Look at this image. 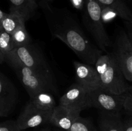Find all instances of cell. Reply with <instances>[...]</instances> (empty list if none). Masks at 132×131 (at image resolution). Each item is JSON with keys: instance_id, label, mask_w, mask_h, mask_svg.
Here are the masks:
<instances>
[{"instance_id": "d6986e66", "label": "cell", "mask_w": 132, "mask_h": 131, "mask_svg": "<svg viewBox=\"0 0 132 131\" xmlns=\"http://www.w3.org/2000/svg\"><path fill=\"white\" fill-rule=\"evenodd\" d=\"M69 131H99L92 122L81 116H79L72 124Z\"/></svg>"}, {"instance_id": "277c9868", "label": "cell", "mask_w": 132, "mask_h": 131, "mask_svg": "<svg viewBox=\"0 0 132 131\" xmlns=\"http://www.w3.org/2000/svg\"><path fill=\"white\" fill-rule=\"evenodd\" d=\"M102 8L96 0H85L82 21L88 32L92 36L97 46L103 52L112 45V42L104 26L101 15Z\"/></svg>"}, {"instance_id": "ffe728a7", "label": "cell", "mask_w": 132, "mask_h": 131, "mask_svg": "<svg viewBox=\"0 0 132 131\" xmlns=\"http://www.w3.org/2000/svg\"><path fill=\"white\" fill-rule=\"evenodd\" d=\"M14 49L11 35L0 28V51L4 56Z\"/></svg>"}, {"instance_id": "603a6c76", "label": "cell", "mask_w": 132, "mask_h": 131, "mask_svg": "<svg viewBox=\"0 0 132 131\" xmlns=\"http://www.w3.org/2000/svg\"><path fill=\"white\" fill-rule=\"evenodd\" d=\"M123 109H125L128 114L132 117V95L129 92L125 101Z\"/></svg>"}, {"instance_id": "44dd1931", "label": "cell", "mask_w": 132, "mask_h": 131, "mask_svg": "<svg viewBox=\"0 0 132 131\" xmlns=\"http://www.w3.org/2000/svg\"><path fill=\"white\" fill-rule=\"evenodd\" d=\"M0 131H24L21 130L16 123V121L6 120L0 123Z\"/></svg>"}, {"instance_id": "9a60e30c", "label": "cell", "mask_w": 132, "mask_h": 131, "mask_svg": "<svg viewBox=\"0 0 132 131\" xmlns=\"http://www.w3.org/2000/svg\"><path fill=\"white\" fill-rule=\"evenodd\" d=\"M101 6L114 10L124 21L132 20V11L123 0H96Z\"/></svg>"}, {"instance_id": "e0dca14e", "label": "cell", "mask_w": 132, "mask_h": 131, "mask_svg": "<svg viewBox=\"0 0 132 131\" xmlns=\"http://www.w3.org/2000/svg\"><path fill=\"white\" fill-rule=\"evenodd\" d=\"M11 3V8L14 9L21 14L27 20L30 19L36 14L37 5L36 1L30 0H9Z\"/></svg>"}, {"instance_id": "ac0fdd59", "label": "cell", "mask_w": 132, "mask_h": 131, "mask_svg": "<svg viewBox=\"0 0 132 131\" xmlns=\"http://www.w3.org/2000/svg\"><path fill=\"white\" fill-rule=\"evenodd\" d=\"M10 35L14 48L27 46L32 43V39L27 32L25 23L21 24Z\"/></svg>"}, {"instance_id": "d4e9b609", "label": "cell", "mask_w": 132, "mask_h": 131, "mask_svg": "<svg viewBox=\"0 0 132 131\" xmlns=\"http://www.w3.org/2000/svg\"><path fill=\"white\" fill-rule=\"evenodd\" d=\"M70 1L74 8L82 12L85 7V0H70Z\"/></svg>"}, {"instance_id": "d6a6232c", "label": "cell", "mask_w": 132, "mask_h": 131, "mask_svg": "<svg viewBox=\"0 0 132 131\" xmlns=\"http://www.w3.org/2000/svg\"><path fill=\"white\" fill-rule=\"evenodd\" d=\"M46 1H52V0H46Z\"/></svg>"}, {"instance_id": "4fadbf2b", "label": "cell", "mask_w": 132, "mask_h": 131, "mask_svg": "<svg viewBox=\"0 0 132 131\" xmlns=\"http://www.w3.org/2000/svg\"><path fill=\"white\" fill-rule=\"evenodd\" d=\"M99 130L124 131V122L121 119V113L101 112L99 121Z\"/></svg>"}, {"instance_id": "52a82bcc", "label": "cell", "mask_w": 132, "mask_h": 131, "mask_svg": "<svg viewBox=\"0 0 132 131\" xmlns=\"http://www.w3.org/2000/svg\"><path fill=\"white\" fill-rule=\"evenodd\" d=\"M126 80L132 82V45L125 30L116 35L112 52Z\"/></svg>"}, {"instance_id": "30bf717a", "label": "cell", "mask_w": 132, "mask_h": 131, "mask_svg": "<svg viewBox=\"0 0 132 131\" xmlns=\"http://www.w3.org/2000/svg\"><path fill=\"white\" fill-rule=\"evenodd\" d=\"M76 80L87 92L101 88L100 78L94 66L82 62L73 61Z\"/></svg>"}, {"instance_id": "3957f363", "label": "cell", "mask_w": 132, "mask_h": 131, "mask_svg": "<svg viewBox=\"0 0 132 131\" xmlns=\"http://www.w3.org/2000/svg\"><path fill=\"white\" fill-rule=\"evenodd\" d=\"M5 61L18 62L52 80H55L51 67L42 51L37 46L32 43L13 49L5 55Z\"/></svg>"}, {"instance_id": "1f68e13d", "label": "cell", "mask_w": 132, "mask_h": 131, "mask_svg": "<svg viewBox=\"0 0 132 131\" xmlns=\"http://www.w3.org/2000/svg\"><path fill=\"white\" fill-rule=\"evenodd\" d=\"M30 1H36L37 0H30Z\"/></svg>"}, {"instance_id": "cb8c5ba5", "label": "cell", "mask_w": 132, "mask_h": 131, "mask_svg": "<svg viewBox=\"0 0 132 131\" xmlns=\"http://www.w3.org/2000/svg\"><path fill=\"white\" fill-rule=\"evenodd\" d=\"M125 32L132 45V20L125 21Z\"/></svg>"}, {"instance_id": "7402d4cb", "label": "cell", "mask_w": 132, "mask_h": 131, "mask_svg": "<svg viewBox=\"0 0 132 131\" xmlns=\"http://www.w3.org/2000/svg\"><path fill=\"white\" fill-rule=\"evenodd\" d=\"M101 15L103 23L111 21L117 16V13L112 9L108 7H105V6H101Z\"/></svg>"}, {"instance_id": "6da1fadb", "label": "cell", "mask_w": 132, "mask_h": 131, "mask_svg": "<svg viewBox=\"0 0 132 131\" xmlns=\"http://www.w3.org/2000/svg\"><path fill=\"white\" fill-rule=\"evenodd\" d=\"M50 33L63 41L82 60L95 66L103 51L90 41L76 15L64 8H55L44 3L42 6Z\"/></svg>"}, {"instance_id": "4dcf8cb0", "label": "cell", "mask_w": 132, "mask_h": 131, "mask_svg": "<svg viewBox=\"0 0 132 131\" xmlns=\"http://www.w3.org/2000/svg\"><path fill=\"white\" fill-rule=\"evenodd\" d=\"M54 131H66V130H63V129H61V128H57L56 129L54 130Z\"/></svg>"}, {"instance_id": "7c38bea8", "label": "cell", "mask_w": 132, "mask_h": 131, "mask_svg": "<svg viewBox=\"0 0 132 131\" xmlns=\"http://www.w3.org/2000/svg\"><path fill=\"white\" fill-rule=\"evenodd\" d=\"M88 92L77 83H74L60 98L59 105L74 107L83 110L88 108Z\"/></svg>"}, {"instance_id": "5bb4252c", "label": "cell", "mask_w": 132, "mask_h": 131, "mask_svg": "<svg viewBox=\"0 0 132 131\" xmlns=\"http://www.w3.org/2000/svg\"><path fill=\"white\" fill-rule=\"evenodd\" d=\"M27 21V19L19 12L10 8V12L6 14L1 20L0 28L11 34L14 30Z\"/></svg>"}, {"instance_id": "484cf974", "label": "cell", "mask_w": 132, "mask_h": 131, "mask_svg": "<svg viewBox=\"0 0 132 131\" xmlns=\"http://www.w3.org/2000/svg\"><path fill=\"white\" fill-rule=\"evenodd\" d=\"M124 131H132V117L131 118L123 121Z\"/></svg>"}, {"instance_id": "7a4b0ae2", "label": "cell", "mask_w": 132, "mask_h": 131, "mask_svg": "<svg viewBox=\"0 0 132 131\" xmlns=\"http://www.w3.org/2000/svg\"><path fill=\"white\" fill-rule=\"evenodd\" d=\"M94 66L100 78L101 89L113 95L128 92L130 86L113 53L102 54Z\"/></svg>"}, {"instance_id": "8992f818", "label": "cell", "mask_w": 132, "mask_h": 131, "mask_svg": "<svg viewBox=\"0 0 132 131\" xmlns=\"http://www.w3.org/2000/svg\"><path fill=\"white\" fill-rule=\"evenodd\" d=\"M128 93V92L122 95H113L101 88L88 92V108H96L104 113H121V110L123 109Z\"/></svg>"}, {"instance_id": "ba28073f", "label": "cell", "mask_w": 132, "mask_h": 131, "mask_svg": "<svg viewBox=\"0 0 132 131\" xmlns=\"http://www.w3.org/2000/svg\"><path fill=\"white\" fill-rule=\"evenodd\" d=\"M52 111L40 110L29 101L15 121L18 127L24 130L50 123Z\"/></svg>"}, {"instance_id": "f546056e", "label": "cell", "mask_w": 132, "mask_h": 131, "mask_svg": "<svg viewBox=\"0 0 132 131\" xmlns=\"http://www.w3.org/2000/svg\"><path fill=\"white\" fill-rule=\"evenodd\" d=\"M128 92H129V93L131 94V95H132V86H129Z\"/></svg>"}, {"instance_id": "2e32d148", "label": "cell", "mask_w": 132, "mask_h": 131, "mask_svg": "<svg viewBox=\"0 0 132 131\" xmlns=\"http://www.w3.org/2000/svg\"><path fill=\"white\" fill-rule=\"evenodd\" d=\"M30 101L37 109L45 111H52L56 106L52 93L46 91L37 92L30 98Z\"/></svg>"}, {"instance_id": "f1b7e54d", "label": "cell", "mask_w": 132, "mask_h": 131, "mask_svg": "<svg viewBox=\"0 0 132 131\" xmlns=\"http://www.w3.org/2000/svg\"><path fill=\"white\" fill-rule=\"evenodd\" d=\"M39 131H52V130L50 128H48V127H46V128H42V129Z\"/></svg>"}, {"instance_id": "4316f807", "label": "cell", "mask_w": 132, "mask_h": 131, "mask_svg": "<svg viewBox=\"0 0 132 131\" xmlns=\"http://www.w3.org/2000/svg\"><path fill=\"white\" fill-rule=\"evenodd\" d=\"M6 14V13H5L4 12H3L2 10H0V23H1V20L3 19V18L5 16V15Z\"/></svg>"}, {"instance_id": "5b68a950", "label": "cell", "mask_w": 132, "mask_h": 131, "mask_svg": "<svg viewBox=\"0 0 132 131\" xmlns=\"http://www.w3.org/2000/svg\"><path fill=\"white\" fill-rule=\"evenodd\" d=\"M7 63L18 76L30 98L41 91L51 93L57 92L55 80H52L15 62L7 61Z\"/></svg>"}, {"instance_id": "8fae6325", "label": "cell", "mask_w": 132, "mask_h": 131, "mask_svg": "<svg viewBox=\"0 0 132 131\" xmlns=\"http://www.w3.org/2000/svg\"><path fill=\"white\" fill-rule=\"evenodd\" d=\"M82 109L74 107L58 105L52 113L50 123L56 128L69 131L72 124L80 116Z\"/></svg>"}, {"instance_id": "9c48e42d", "label": "cell", "mask_w": 132, "mask_h": 131, "mask_svg": "<svg viewBox=\"0 0 132 131\" xmlns=\"http://www.w3.org/2000/svg\"><path fill=\"white\" fill-rule=\"evenodd\" d=\"M19 94L12 82L0 73V116L6 117L14 110Z\"/></svg>"}, {"instance_id": "83f0119b", "label": "cell", "mask_w": 132, "mask_h": 131, "mask_svg": "<svg viewBox=\"0 0 132 131\" xmlns=\"http://www.w3.org/2000/svg\"><path fill=\"white\" fill-rule=\"evenodd\" d=\"M5 61V56L3 55V54L1 53V51H0V64L3 63Z\"/></svg>"}]
</instances>
